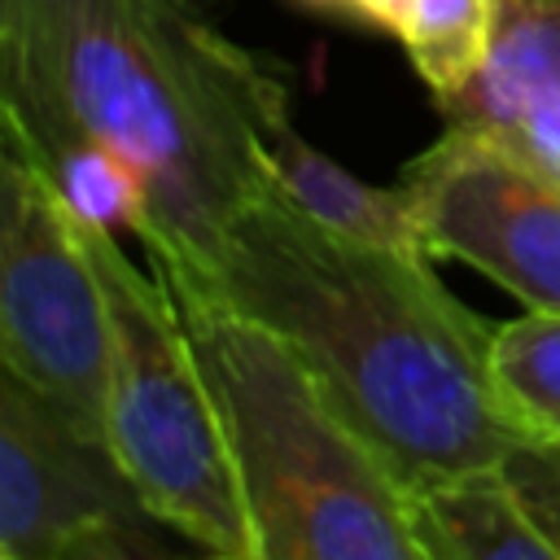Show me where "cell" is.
<instances>
[{"instance_id":"13","label":"cell","mask_w":560,"mask_h":560,"mask_svg":"<svg viewBox=\"0 0 560 560\" xmlns=\"http://www.w3.org/2000/svg\"><path fill=\"white\" fill-rule=\"evenodd\" d=\"M499 22V0H411L398 44L438 105L459 96L481 70Z\"/></svg>"},{"instance_id":"6","label":"cell","mask_w":560,"mask_h":560,"mask_svg":"<svg viewBox=\"0 0 560 560\" xmlns=\"http://www.w3.org/2000/svg\"><path fill=\"white\" fill-rule=\"evenodd\" d=\"M429 258H459L521 306L560 311V171L490 127H455L407 162Z\"/></svg>"},{"instance_id":"12","label":"cell","mask_w":560,"mask_h":560,"mask_svg":"<svg viewBox=\"0 0 560 560\" xmlns=\"http://www.w3.org/2000/svg\"><path fill=\"white\" fill-rule=\"evenodd\" d=\"M490 389L525 442H560V311L525 306L490 332Z\"/></svg>"},{"instance_id":"4","label":"cell","mask_w":560,"mask_h":560,"mask_svg":"<svg viewBox=\"0 0 560 560\" xmlns=\"http://www.w3.org/2000/svg\"><path fill=\"white\" fill-rule=\"evenodd\" d=\"M109 311L105 438L153 521L219 560H245L236 464L223 411L162 276H144L118 232L88 228Z\"/></svg>"},{"instance_id":"7","label":"cell","mask_w":560,"mask_h":560,"mask_svg":"<svg viewBox=\"0 0 560 560\" xmlns=\"http://www.w3.org/2000/svg\"><path fill=\"white\" fill-rule=\"evenodd\" d=\"M149 516L109 438L13 372L0 381V556L57 560L96 525Z\"/></svg>"},{"instance_id":"8","label":"cell","mask_w":560,"mask_h":560,"mask_svg":"<svg viewBox=\"0 0 560 560\" xmlns=\"http://www.w3.org/2000/svg\"><path fill=\"white\" fill-rule=\"evenodd\" d=\"M407 508L424 560H560V542L521 503L503 464L420 486Z\"/></svg>"},{"instance_id":"3","label":"cell","mask_w":560,"mask_h":560,"mask_svg":"<svg viewBox=\"0 0 560 560\" xmlns=\"http://www.w3.org/2000/svg\"><path fill=\"white\" fill-rule=\"evenodd\" d=\"M166 289L223 411L245 560H424L411 490L332 411L298 354L219 298Z\"/></svg>"},{"instance_id":"18","label":"cell","mask_w":560,"mask_h":560,"mask_svg":"<svg viewBox=\"0 0 560 560\" xmlns=\"http://www.w3.org/2000/svg\"><path fill=\"white\" fill-rule=\"evenodd\" d=\"M0 560H13V556H0Z\"/></svg>"},{"instance_id":"15","label":"cell","mask_w":560,"mask_h":560,"mask_svg":"<svg viewBox=\"0 0 560 560\" xmlns=\"http://www.w3.org/2000/svg\"><path fill=\"white\" fill-rule=\"evenodd\" d=\"M503 472L534 521L560 542V442H521L503 459Z\"/></svg>"},{"instance_id":"9","label":"cell","mask_w":560,"mask_h":560,"mask_svg":"<svg viewBox=\"0 0 560 560\" xmlns=\"http://www.w3.org/2000/svg\"><path fill=\"white\" fill-rule=\"evenodd\" d=\"M560 96V0H499L490 52L442 109L455 127L512 131Z\"/></svg>"},{"instance_id":"17","label":"cell","mask_w":560,"mask_h":560,"mask_svg":"<svg viewBox=\"0 0 560 560\" xmlns=\"http://www.w3.org/2000/svg\"><path fill=\"white\" fill-rule=\"evenodd\" d=\"M503 136L521 140L529 153H538L547 166H556V171H560V96H556L551 105H542L538 114H529L521 127L503 131Z\"/></svg>"},{"instance_id":"10","label":"cell","mask_w":560,"mask_h":560,"mask_svg":"<svg viewBox=\"0 0 560 560\" xmlns=\"http://www.w3.org/2000/svg\"><path fill=\"white\" fill-rule=\"evenodd\" d=\"M271 171H276V184L284 188V197L293 206H302L315 223H324L341 236H354V241L424 254L407 188L402 184L376 188V184L350 175L328 153H319L311 140H302L293 122H284L271 140Z\"/></svg>"},{"instance_id":"1","label":"cell","mask_w":560,"mask_h":560,"mask_svg":"<svg viewBox=\"0 0 560 560\" xmlns=\"http://www.w3.org/2000/svg\"><path fill=\"white\" fill-rule=\"evenodd\" d=\"M0 122L114 149L149 192L153 271L206 284L241 214L280 188L289 88L214 0H0Z\"/></svg>"},{"instance_id":"16","label":"cell","mask_w":560,"mask_h":560,"mask_svg":"<svg viewBox=\"0 0 560 560\" xmlns=\"http://www.w3.org/2000/svg\"><path fill=\"white\" fill-rule=\"evenodd\" d=\"M315 13H328V18H341V22H354V26H372V31H385L398 39L402 22H407V9L411 0H298Z\"/></svg>"},{"instance_id":"14","label":"cell","mask_w":560,"mask_h":560,"mask_svg":"<svg viewBox=\"0 0 560 560\" xmlns=\"http://www.w3.org/2000/svg\"><path fill=\"white\" fill-rule=\"evenodd\" d=\"M166 525L153 516H136V521H118V525H96L88 534H79L74 542L61 547L57 560H219L210 551H175L162 534Z\"/></svg>"},{"instance_id":"2","label":"cell","mask_w":560,"mask_h":560,"mask_svg":"<svg viewBox=\"0 0 560 560\" xmlns=\"http://www.w3.org/2000/svg\"><path fill=\"white\" fill-rule=\"evenodd\" d=\"M179 289L280 337L407 490L499 468L525 442L490 389L494 328L433 276V258L341 236L284 188L241 214L206 284Z\"/></svg>"},{"instance_id":"5","label":"cell","mask_w":560,"mask_h":560,"mask_svg":"<svg viewBox=\"0 0 560 560\" xmlns=\"http://www.w3.org/2000/svg\"><path fill=\"white\" fill-rule=\"evenodd\" d=\"M0 363L105 433L109 311L83 223L0 144Z\"/></svg>"},{"instance_id":"11","label":"cell","mask_w":560,"mask_h":560,"mask_svg":"<svg viewBox=\"0 0 560 560\" xmlns=\"http://www.w3.org/2000/svg\"><path fill=\"white\" fill-rule=\"evenodd\" d=\"M0 144L18 149L31 166H39V175L52 184V192L66 201V210L79 223L144 236L149 228L144 179L114 149L74 131H22L13 122H0Z\"/></svg>"}]
</instances>
